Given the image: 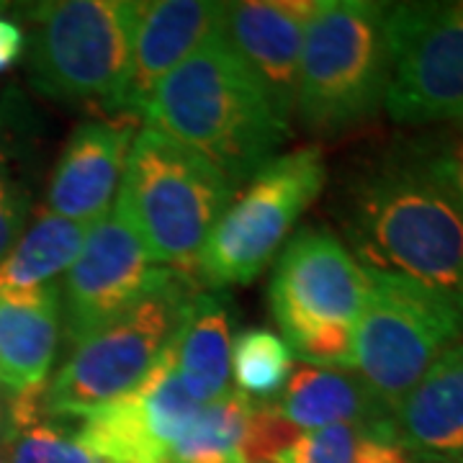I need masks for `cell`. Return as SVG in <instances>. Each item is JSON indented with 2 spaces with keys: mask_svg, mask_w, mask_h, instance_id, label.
Here are the masks:
<instances>
[{
  "mask_svg": "<svg viewBox=\"0 0 463 463\" xmlns=\"http://www.w3.org/2000/svg\"><path fill=\"white\" fill-rule=\"evenodd\" d=\"M337 216L365 273L404 283L463 319V137H412L343 183Z\"/></svg>",
  "mask_w": 463,
  "mask_h": 463,
  "instance_id": "6da1fadb",
  "label": "cell"
},
{
  "mask_svg": "<svg viewBox=\"0 0 463 463\" xmlns=\"http://www.w3.org/2000/svg\"><path fill=\"white\" fill-rule=\"evenodd\" d=\"M139 118L199 152L234 188L248 183L291 134V124L224 32L209 36L152 90Z\"/></svg>",
  "mask_w": 463,
  "mask_h": 463,
  "instance_id": "7a4b0ae2",
  "label": "cell"
},
{
  "mask_svg": "<svg viewBox=\"0 0 463 463\" xmlns=\"http://www.w3.org/2000/svg\"><path fill=\"white\" fill-rule=\"evenodd\" d=\"M234 194L237 188L199 152L142 127L127 157L114 212L155 263L194 276Z\"/></svg>",
  "mask_w": 463,
  "mask_h": 463,
  "instance_id": "3957f363",
  "label": "cell"
},
{
  "mask_svg": "<svg viewBox=\"0 0 463 463\" xmlns=\"http://www.w3.org/2000/svg\"><path fill=\"white\" fill-rule=\"evenodd\" d=\"M389 88L386 3L319 0L298 62V118L322 137L371 121Z\"/></svg>",
  "mask_w": 463,
  "mask_h": 463,
  "instance_id": "277c9868",
  "label": "cell"
},
{
  "mask_svg": "<svg viewBox=\"0 0 463 463\" xmlns=\"http://www.w3.org/2000/svg\"><path fill=\"white\" fill-rule=\"evenodd\" d=\"M29 83L44 99L121 114L137 3L54 0L26 8Z\"/></svg>",
  "mask_w": 463,
  "mask_h": 463,
  "instance_id": "5b68a950",
  "label": "cell"
},
{
  "mask_svg": "<svg viewBox=\"0 0 463 463\" xmlns=\"http://www.w3.org/2000/svg\"><path fill=\"white\" fill-rule=\"evenodd\" d=\"M199 281L170 270L103 330L67 350V358L44 389L54 420H80L139 386L181 330Z\"/></svg>",
  "mask_w": 463,
  "mask_h": 463,
  "instance_id": "8992f818",
  "label": "cell"
},
{
  "mask_svg": "<svg viewBox=\"0 0 463 463\" xmlns=\"http://www.w3.org/2000/svg\"><path fill=\"white\" fill-rule=\"evenodd\" d=\"M325 185L327 165L315 145L270 157L245 183V191L234 194L201 252L194 279L209 291L255 281Z\"/></svg>",
  "mask_w": 463,
  "mask_h": 463,
  "instance_id": "52a82bcc",
  "label": "cell"
},
{
  "mask_svg": "<svg viewBox=\"0 0 463 463\" xmlns=\"http://www.w3.org/2000/svg\"><path fill=\"white\" fill-rule=\"evenodd\" d=\"M463 340V319L404 283L368 273V294L353 330V373L389 414L448 347Z\"/></svg>",
  "mask_w": 463,
  "mask_h": 463,
  "instance_id": "ba28073f",
  "label": "cell"
},
{
  "mask_svg": "<svg viewBox=\"0 0 463 463\" xmlns=\"http://www.w3.org/2000/svg\"><path fill=\"white\" fill-rule=\"evenodd\" d=\"M389 88L402 127H463V0L386 3Z\"/></svg>",
  "mask_w": 463,
  "mask_h": 463,
  "instance_id": "9c48e42d",
  "label": "cell"
},
{
  "mask_svg": "<svg viewBox=\"0 0 463 463\" xmlns=\"http://www.w3.org/2000/svg\"><path fill=\"white\" fill-rule=\"evenodd\" d=\"M201 407L181 383L170 343L139 386L83 414L75 438L100 463H173Z\"/></svg>",
  "mask_w": 463,
  "mask_h": 463,
  "instance_id": "30bf717a",
  "label": "cell"
},
{
  "mask_svg": "<svg viewBox=\"0 0 463 463\" xmlns=\"http://www.w3.org/2000/svg\"><path fill=\"white\" fill-rule=\"evenodd\" d=\"M170 273L157 265L116 212L93 224L60 286L67 350L103 330Z\"/></svg>",
  "mask_w": 463,
  "mask_h": 463,
  "instance_id": "8fae6325",
  "label": "cell"
},
{
  "mask_svg": "<svg viewBox=\"0 0 463 463\" xmlns=\"http://www.w3.org/2000/svg\"><path fill=\"white\" fill-rule=\"evenodd\" d=\"M368 294V273L345 242L319 227L298 230L276 258L268 288L281 337L307 325L355 327Z\"/></svg>",
  "mask_w": 463,
  "mask_h": 463,
  "instance_id": "7c38bea8",
  "label": "cell"
},
{
  "mask_svg": "<svg viewBox=\"0 0 463 463\" xmlns=\"http://www.w3.org/2000/svg\"><path fill=\"white\" fill-rule=\"evenodd\" d=\"M139 124L132 114H111L75 127L47 185L50 214L88 227L109 214Z\"/></svg>",
  "mask_w": 463,
  "mask_h": 463,
  "instance_id": "4fadbf2b",
  "label": "cell"
},
{
  "mask_svg": "<svg viewBox=\"0 0 463 463\" xmlns=\"http://www.w3.org/2000/svg\"><path fill=\"white\" fill-rule=\"evenodd\" d=\"M319 0H248L224 3L222 32L252 75L263 83L279 114L291 124L297 111L298 62L304 33Z\"/></svg>",
  "mask_w": 463,
  "mask_h": 463,
  "instance_id": "5bb4252c",
  "label": "cell"
},
{
  "mask_svg": "<svg viewBox=\"0 0 463 463\" xmlns=\"http://www.w3.org/2000/svg\"><path fill=\"white\" fill-rule=\"evenodd\" d=\"M224 3L209 0H152L137 3L129 72L121 114L142 116L152 90L188 60L201 44L222 32Z\"/></svg>",
  "mask_w": 463,
  "mask_h": 463,
  "instance_id": "9a60e30c",
  "label": "cell"
},
{
  "mask_svg": "<svg viewBox=\"0 0 463 463\" xmlns=\"http://www.w3.org/2000/svg\"><path fill=\"white\" fill-rule=\"evenodd\" d=\"M389 435L410 456L463 461V340L448 347L402 399Z\"/></svg>",
  "mask_w": 463,
  "mask_h": 463,
  "instance_id": "2e32d148",
  "label": "cell"
},
{
  "mask_svg": "<svg viewBox=\"0 0 463 463\" xmlns=\"http://www.w3.org/2000/svg\"><path fill=\"white\" fill-rule=\"evenodd\" d=\"M60 343V283L33 291H0V389L5 394L47 386Z\"/></svg>",
  "mask_w": 463,
  "mask_h": 463,
  "instance_id": "e0dca14e",
  "label": "cell"
},
{
  "mask_svg": "<svg viewBox=\"0 0 463 463\" xmlns=\"http://www.w3.org/2000/svg\"><path fill=\"white\" fill-rule=\"evenodd\" d=\"M279 412L298 430L330 425H355L364 432H389V414L368 394L353 371H327L297 364L288 383L273 402Z\"/></svg>",
  "mask_w": 463,
  "mask_h": 463,
  "instance_id": "ac0fdd59",
  "label": "cell"
},
{
  "mask_svg": "<svg viewBox=\"0 0 463 463\" xmlns=\"http://www.w3.org/2000/svg\"><path fill=\"white\" fill-rule=\"evenodd\" d=\"M232 301L227 291H196L173 340V358L185 392L212 404L232 392Z\"/></svg>",
  "mask_w": 463,
  "mask_h": 463,
  "instance_id": "d6986e66",
  "label": "cell"
},
{
  "mask_svg": "<svg viewBox=\"0 0 463 463\" xmlns=\"http://www.w3.org/2000/svg\"><path fill=\"white\" fill-rule=\"evenodd\" d=\"M90 227L42 214L0 260V291H33L57 283L83 250Z\"/></svg>",
  "mask_w": 463,
  "mask_h": 463,
  "instance_id": "ffe728a7",
  "label": "cell"
},
{
  "mask_svg": "<svg viewBox=\"0 0 463 463\" xmlns=\"http://www.w3.org/2000/svg\"><path fill=\"white\" fill-rule=\"evenodd\" d=\"M8 100L0 99V260L26 232L32 214L29 129Z\"/></svg>",
  "mask_w": 463,
  "mask_h": 463,
  "instance_id": "44dd1931",
  "label": "cell"
},
{
  "mask_svg": "<svg viewBox=\"0 0 463 463\" xmlns=\"http://www.w3.org/2000/svg\"><path fill=\"white\" fill-rule=\"evenodd\" d=\"M250 412L252 402L237 389L203 404L173 450V463H240V443Z\"/></svg>",
  "mask_w": 463,
  "mask_h": 463,
  "instance_id": "7402d4cb",
  "label": "cell"
},
{
  "mask_svg": "<svg viewBox=\"0 0 463 463\" xmlns=\"http://www.w3.org/2000/svg\"><path fill=\"white\" fill-rule=\"evenodd\" d=\"M297 358L279 332L245 330L232 340V379L252 404H273L294 373Z\"/></svg>",
  "mask_w": 463,
  "mask_h": 463,
  "instance_id": "603a6c76",
  "label": "cell"
},
{
  "mask_svg": "<svg viewBox=\"0 0 463 463\" xmlns=\"http://www.w3.org/2000/svg\"><path fill=\"white\" fill-rule=\"evenodd\" d=\"M0 456L8 463H100L78 443L75 428L54 417L14 428Z\"/></svg>",
  "mask_w": 463,
  "mask_h": 463,
  "instance_id": "cb8c5ba5",
  "label": "cell"
},
{
  "mask_svg": "<svg viewBox=\"0 0 463 463\" xmlns=\"http://www.w3.org/2000/svg\"><path fill=\"white\" fill-rule=\"evenodd\" d=\"M298 430L276 404H252L240 443V463H273L298 440Z\"/></svg>",
  "mask_w": 463,
  "mask_h": 463,
  "instance_id": "d4e9b609",
  "label": "cell"
},
{
  "mask_svg": "<svg viewBox=\"0 0 463 463\" xmlns=\"http://www.w3.org/2000/svg\"><path fill=\"white\" fill-rule=\"evenodd\" d=\"M361 432L355 425H330L301 432L297 443L286 448L273 463H353Z\"/></svg>",
  "mask_w": 463,
  "mask_h": 463,
  "instance_id": "484cf974",
  "label": "cell"
},
{
  "mask_svg": "<svg viewBox=\"0 0 463 463\" xmlns=\"http://www.w3.org/2000/svg\"><path fill=\"white\" fill-rule=\"evenodd\" d=\"M353 463H414L389 432H361Z\"/></svg>",
  "mask_w": 463,
  "mask_h": 463,
  "instance_id": "4316f807",
  "label": "cell"
},
{
  "mask_svg": "<svg viewBox=\"0 0 463 463\" xmlns=\"http://www.w3.org/2000/svg\"><path fill=\"white\" fill-rule=\"evenodd\" d=\"M26 44H29V39H26L24 26L11 18L0 16V75L8 72L24 57Z\"/></svg>",
  "mask_w": 463,
  "mask_h": 463,
  "instance_id": "83f0119b",
  "label": "cell"
},
{
  "mask_svg": "<svg viewBox=\"0 0 463 463\" xmlns=\"http://www.w3.org/2000/svg\"><path fill=\"white\" fill-rule=\"evenodd\" d=\"M8 432H11V397L0 389V450L8 440Z\"/></svg>",
  "mask_w": 463,
  "mask_h": 463,
  "instance_id": "f1b7e54d",
  "label": "cell"
},
{
  "mask_svg": "<svg viewBox=\"0 0 463 463\" xmlns=\"http://www.w3.org/2000/svg\"><path fill=\"white\" fill-rule=\"evenodd\" d=\"M414 463H463L458 458H428V456H412Z\"/></svg>",
  "mask_w": 463,
  "mask_h": 463,
  "instance_id": "f546056e",
  "label": "cell"
},
{
  "mask_svg": "<svg viewBox=\"0 0 463 463\" xmlns=\"http://www.w3.org/2000/svg\"><path fill=\"white\" fill-rule=\"evenodd\" d=\"M0 463H8V461H5V458H3V456H0Z\"/></svg>",
  "mask_w": 463,
  "mask_h": 463,
  "instance_id": "4dcf8cb0",
  "label": "cell"
}]
</instances>
